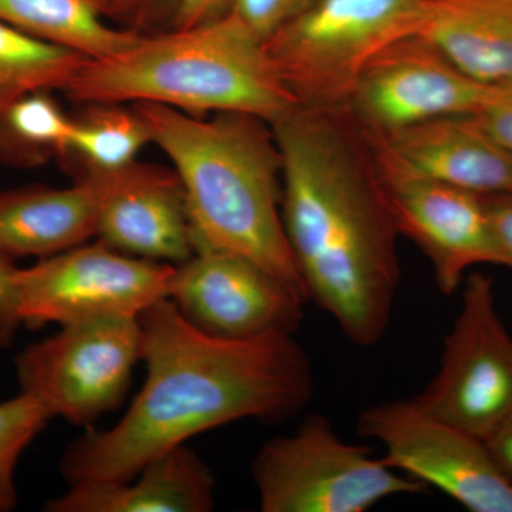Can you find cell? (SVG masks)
<instances>
[{"label": "cell", "mask_w": 512, "mask_h": 512, "mask_svg": "<svg viewBox=\"0 0 512 512\" xmlns=\"http://www.w3.org/2000/svg\"><path fill=\"white\" fill-rule=\"evenodd\" d=\"M138 320L146 382L116 426L89 430L66 448L60 467L69 484L130 480L205 431L244 419L276 423L311 403V360L289 333L217 338L168 298Z\"/></svg>", "instance_id": "1"}, {"label": "cell", "mask_w": 512, "mask_h": 512, "mask_svg": "<svg viewBox=\"0 0 512 512\" xmlns=\"http://www.w3.org/2000/svg\"><path fill=\"white\" fill-rule=\"evenodd\" d=\"M282 161V220L309 301L370 348L389 328L397 232L365 140L343 113L296 107L271 124Z\"/></svg>", "instance_id": "2"}, {"label": "cell", "mask_w": 512, "mask_h": 512, "mask_svg": "<svg viewBox=\"0 0 512 512\" xmlns=\"http://www.w3.org/2000/svg\"><path fill=\"white\" fill-rule=\"evenodd\" d=\"M183 187L194 252L245 256L309 301L282 220V161L271 124L131 104Z\"/></svg>", "instance_id": "3"}, {"label": "cell", "mask_w": 512, "mask_h": 512, "mask_svg": "<svg viewBox=\"0 0 512 512\" xmlns=\"http://www.w3.org/2000/svg\"><path fill=\"white\" fill-rule=\"evenodd\" d=\"M63 93L83 106L153 103L194 116L251 114L269 124L299 107L264 42L232 10L192 28L141 33L114 55L87 59Z\"/></svg>", "instance_id": "4"}, {"label": "cell", "mask_w": 512, "mask_h": 512, "mask_svg": "<svg viewBox=\"0 0 512 512\" xmlns=\"http://www.w3.org/2000/svg\"><path fill=\"white\" fill-rule=\"evenodd\" d=\"M423 19V0H315L264 47L299 106L342 113L367 64Z\"/></svg>", "instance_id": "5"}, {"label": "cell", "mask_w": 512, "mask_h": 512, "mask_svg": "<svg viewBox=\"0 0 512 512\" xmlns=\"http://www.w3.org/2000/svg\"><path fill=\"white\" fill-rule=\"evenodd\" d=\"M252 477L264 512H365L396 495L429 488L343 441L322 414L259 448Z\"/></svg>", "instance_id": "6"}, {"label": "cell", "mask_w": 512, "mask_h": 512, "mask_svg": "<svg viewBox=\"0 0 512 512\" xmlns=\"http://www.w3.org/2000/svg\"><path fill=\"white\" fill-rule=\"evenodd\" d=\"M140 320L103 318L60 326L16 357L20 392L74 426H93L123 402L141 360Z\"/></svg>", "instance_id": "7"}, {"label": "cell", "mask_w": 512, "mask_h": 512, "mask_svg": "<svg viewBox=\"0 0 512 512\" xmlns=\"http://www.w3.org/2000/svg\"><path fill=\"white\" fill-rule=\"evenodd\" d=\"M174 266L82 244L18 271L22 325L42 328L103 318H138L168 298Z\"/></svg>", "instance_id": "8"}, {"label": "cell", "mask_w": 512, "mask_h": 512, "mask_svg": "<svg viewBox=\"0 0 512 512\" xmlns=\"http://www.w3.org/2000/svg\"><path fill=\"white\" fill-rule=\"evenodd\" d=\"M414 400L481 440L512 412V338L498 315L493 279L468 276L439 370Z\"/></svg>", "instance_id": "9"}, {"label": "cell", "mask_w": 512, "mask_h": 512, "mask_svg": "<svg viewBox=\"0 0 512 512\" xmlns=\"http://www.w3.org/2000/svg\"><path fill=\"white\" fill-rule=\"evenodd\" d=\"M357 430L382 444L383 460L394 470L437 488L468 511L512 512V485L484 441L427 412L414 397L367 407Z\"/></svg>", "instance_id": "10"}, {"label": "cell", "mask_w": 512, "mask_h": 512, "mask_svg": "<svg viewBox=\"0 0 512 512\" xmlns=\"http://www.w3.org/2000/svg\"><path fill=\"white\" fill-rule=\"evenodd\" d=\"M488 89L413 35L367 64L342 113L363 136H384L439 117L473 116Z\"/></svg>", "instance_id": "11"}, {"label": "cell", "mask_w": 512, "mask_h": 512, "mask_svg": "<svg viewBox=\"0 0 512 512\" xmlns=\"http://www.w3.org/2000/svg\"><path fill=\"white\" fill-rule=\"evenodd\" d=\"M168 299L195 328L224 339L293 335L308 302L251 259L220 251L175 265Z\"/></svg>", "instance_id": "12"}, {"label": "cell", "mask_w": 512, "mask_h": 512, "mask_svg": "<svg viewBox=\"0 0 512 512\" xmlns=\"http://www.w3.org/2000/svg\"><path fill=\"white\" fill-rule=\"evenodd\" d=\"M382 180L399 235L429 258L444 295H453L477 265H503L485 195L416 178Z\"/></svg>", "instance_id": "13"}, {"label": "cell", "mask_w": 512, "mask_h": 512, "mask_svg": "<svg viewBox=\"0 0 512 512\" xmlns=\"http://www.w3.org/2000/svg\"><path fill=\"white\" fill-rule=\"evenodd\" d=\"M360 136L383 180L416 178L481 195L512 194V157L476 116L439 117L384 136Z\"/></svg>", "instance_id": "14"}, {"label": "cell", "mask_w": 512, "mask_h": 512, "mask_svg": "<svg viewBox=\"0 0 512 512\" xmlns=\"http://www.w3.org/2000/svg\"><path fill=\"white\" fill-rule=\"evenodd\" d=\"M101 183L97 241L147 261L180 265L194 254L183 187L174 170L138 161L96 173Z\"/></svg>", "instance_id": "15"}, {"label": "cell", "mask_w": 512, "mask_h": 512, "mask_svg": "<svg viewBox=\"0 0 512 512\" xmlns=\"http://www.w3.org/2000/svg\"><path fill=\"white\" fill-rule=\"evenodd\" d=\"M215 478L187 444L146 464L126 481L89 480L46 504L49 512H208Z\"/></svg>", "instance_id": "16"}, {"label": "cell", "mask_w": 512, "mask_h": 512, "mask_svg": "<svg viewBox=\"0 0 512 512\" xmlns=\"http://www.w3.org/2000/svg\"><path fill=\"white\" fill-rule=\"evenodd\" d=\"M101 183L86 173L72 187L0 191V252L43 259L96 238Z\"/></svg>", "instance_id": "17"}, {"label": "cell", "mask_w": 512, "mask_h": 512, "mask_svg": "<svg viewBox=\"0 0 512 512\" xmlns=\"http://www.w3.org/2000/svg\"><path fill=\"white\" fill-rule=\"evenodd\" d=\"M417 35L487 86L512 83V0H423Z\"/></svg>", "instance_id": "18"}, {"label": "cell", "mask_w": 512, "mask_h": 512, "mask_svg": "<svg viewBox=\"0 0 512 512\" xmlns=\"http://www.w3.org/2000/svg\"><path fill=\"white\" fill-rule=\"evenodd\" d=\"M113 0H0V20L87 59L114 55L141 35L113 28Z\"/></svg>", "instance_id": "19"}, {"label": "cell", "mask_w": 512, "mask_h": 512, "mask_svg": "<svg viewBox=\"0 0 512 512\" xmlns=\"http://www.w3.org/2000/svg\"><path fill=\"white\" fill-rule=\"evenodd\" d=\"M86 60L0 20V114L29 94L63 92Z\"/></svg>", "instance_id": "20"}, {"label": "cell", "mask_w": 512, "mask_h": 512, "mask_svg": "<svg viewBox=\"0 0 512 512\" xmlns=\"http://www.w3.org/2000/svg\"><path fill=\"white\" fill-rule=\"evenodd\" d=\"M74 120L69 153L87 164V171L110 173L136 163L144 146L151 143L146 123L134 106L119 103L84 104Z\"/></svg>", "instance_id": "21"}, {"label": "cell", "mask_w": 512, "mask_h": 512, "mask_svg": "<svg viewBox=\"0 0 512 512\" xmlns=\"http://www.w3.org/2000/svg\"><path fill=\"white\" fill-rule=\"evenodd\" d=\"M73 126L49 92L29 94L0 114V156L35 164L69 154Z\"/></svg>", "instance_id": "22"}, {"label": "cell", "mask_w": 512, "mask_h": 512, "mask_svg": "<svg viewBox=\"0 0 512 512\" xmlns=\"http://www.w3.org/2000/svg\"><path fill=\"white\" fill-rule=\"evenodd\" d=\"M50 419L52 414L32 394L20 392L19 396L0 403V512L15 510L16 466Z\"/></svg>", "instance_id": "23"}, {"label": "cell", "mask_w": 512, "mask_h": 512, "mask_svg": "<svg viewBox=\"0 0 512 512\" xmlns=\"http://www.w3.org/2000/svg\"><path fill=\"white\" fill-rule=\"evenodd\" d=\"M313 2L315 0H234L231 10L264 42Z\"/></svg>", "instance_id": "24"}, {"label": "cell", "mask_w": 512, "mask_h": 512, "mask_svg": "<svg viewBox=\"0 0 512 512\" xmlns=\"http://www.w3.org/2000/svg\"><path fill=\"white\" fill-rule=\"evenodd\" d=\"M473 116L512 157V83L490 86L483 106Z\"/></svg>", "instance_id": "25"}, {"label": "cell", "mask_w": 512, "mask_h": 512, "mask_svg": "<svg viewBox=\"0 0 512 512\" xmlns=\"http://www.w3.org/2000/svg\"><path fill=\"white\" fill-rule=\"evenodd\" d=\"M18 271L13 259L0 252V346H9L23 326L19 315Z\"/></svg>", "instance_id": "26"}, {"label": "cell", "mask_w": 512, "mask_h": 512, "mask_svg": "<svg viewBox=\"0 0 512 512\" xmlns=\"http://www.w3.org/2000/svg\"><path fill=\"white\" fill-rule=\"evenodd\" d=\"M503 266L512 269V194L485 195Z\"/></svg>", "instance_id": "27"}, {"label": "cell", "mask_w": 512, "mask_h": 512, "mask_svg": "<svg viewBox=\"0 0 512 512\" xmlns=\"http://www.w3.org/2000/svg\"><path fill=\"white\" fill-rule=\"evenodd\" d=\"M234 0H177L174 28H192L227 15Z\"/></svg>", "instance_id": "28"}, {"label": "cell", "mask_w": 512, "mask_h": 512, "mask_svg": "<svg viewBox=\"0 0 512 512\" xmlns=\"http://www.w3.org/2000/svg\"><path fill=\"white\" fill-rule=\"evenodd\" d=\"M483 441L495 466L512 485V412L501 420Z\"/></svg>", "instance_id": "29"}, {"label": "cell", "mask_w": 512, "mask_h": 512, "mask_svg": "<svg viewBox=\"0 0 512 512\" xmlns=\"http://www.w3.org/2000/svg\"><path fill=\"white\" fill-rule=\"evenodd\" d=\"M161 0H113V16H130V18H143ZM177 6V0H175Z\"/></svg>", "instance_id": "30"}]
</instances>
